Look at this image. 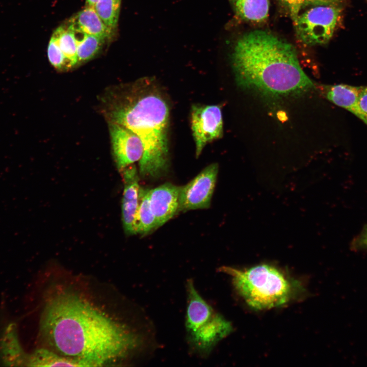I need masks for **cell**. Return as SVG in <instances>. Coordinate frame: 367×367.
I'll list each match as a JSON object with an SVG mask.
<instances>
[{"mask_svg": "<svg viewBox=\"0 0 367 367\" xmlns=\"http://www.w3.org/2000/svg\"><path fill=\"white\" fill-rule=\"evenodd\" d=\"M231 58L237 83L246 90L279 98L302 94L313 87L300 66L295 47L268 31L243 35Z\"/></svg>", "mask_w": 367, "mask_h": 367, "instance_id": "3", "label": "cell"}, {"mask_svg": "<svg viewBox=\"0 0 367 367\" xmlns=\"http://www.w3.org/2000/svg\"><path fill=\"white\" fill-rule=\"evenodd\" d=\"M74 31L77 40V58L80 66L97 56L107 41L94 36Z\"/></svg>", "mask_w": 367, "mask_h": 367, "instance_id": "19", "label": "cell"}, {"mask_svg": "<svg viewBox=\"0 0 367 367\" xmlns=\"http://www.w3.org/2000/svg\"><path fill=\"white\" fill-rule=\"evenodd\" d=\"M186 291L185 329L189 349L198 357L206 358L232 332L233 326L203 298L192 279L186 281Z\"/></svg>", "mask_w": 367, "mask_h": 367, "instance_id": "5", "label": "cell"}, {"mask_svg": "<svg viewBox=\"0 0 367 367\" xmlns=\"http://www.w3.org/2000/svg\"><path fill=\"white\" fill-rule=\"evenodd\" d=\"M124 181L122 201L123 226L127 234H135L134 224L139 204V175L135 165L132 164L121 171Z\"/></svg>", "mask_w": 367, "mask_h": 367, "instance_id": "10", "label": "cell"}, {"mask_svg": "<svg viewBox=\"0 0 367 367\" xmlns=\"http://www.w3.org/2000/svg\"><path fill=\"white\" fill-rule=\"evenodd\" d=\"M26 366H83L75 360L44 348L37 349L32 354L28 355Z\"/></svg>", "mask_w": 367, "mask_h": 367, "instance_id": "17", "label": "cell"}, {"mask_svg": "<svg viewBox=\"0 0 367 367\" xmlns=\"http://www.w3.org/2000/svg\"><path fill=\"white\" fill-rule=\"evenodd\" d=\"M40 326L42 337L56 352L83 366L113 363L155 347L154 334L134 331L69 291L47 301Z\"/></svg>", "mask_w": 367, "mask_h": 367, "instance_id": "1", "label": "cell"}, {"mask_svg": "<svg viewBox=\"0 0 367 367\" xmlns=\"http://www.w3.org/2000/svg\"><path fill=\"white\" fill-rule=\"evenodd\" d=\"M65 61L66 71L78 66L77 58V40L74 30L68 24L62 25L53 33Z\"/></svg>", "mask_w": 367, "mask_h": 367, "instance_id": "14", "label": "cell"}, {"mask_svg": "<svg viewBox=\"0 0 367 367\" xmlns=\"http://www.w3.org/2000/svg\"><path fill=\"white\" fill-rule=\"evenodd\" d=\"M367 1V0H366Z\"/></svg>", "mask_w": 367, "mask_h": 367, "instance_id": "28", "label": "cell"}, {"mask_svg": "<svg viewBox=\"0 0 367 367\" xmlns=\"http://www.w3.org/2000/svg\"><path fill=\"white\" fill-rule=\"evenodd\" d=\"M340 12L333 4L315 5L300 14L294 22L298 38L308 45L327 43L333 35Z\"/></svg>", "mask_w": 367, "mask_h": 367, "instance_id": "6", "label": "cell"}, {"mask_svg": "<svg viewBox=\"0 0 367 367\" xmlns=\"http://www.w3.org/2000/svg\"><path fill=\"white\" fill-rule=\"evenodd\" d=\"M233 4L238 15L244 20L261 22L268 17L269 0H237Z\"/></svg>", "mask_w": 367, "mask_h": 367, "instance_id": "18", "label": "cell"}, {"mask_svg": "<svg viewBox=\"0 0 367 367\" xmlns=\"http://www.w3.org/2000/svg\"><path fill=\"white\" fill-rule=\"evenodd\" d=\"M218 168L217 164H211L188 184L180 187L178 212L209 207Z\"/></svg>", "mask_w": 367, "mask_h": 367, "instance_id": "8", "label": "cell"}, {"mask_svg": "<svg viewBox=\"0 0 367 367\" xmlns=\"http://www.w3.org/2000/svg\"><path fill=\"white\" fill-rule=\"evenodd\" d=\"M218 270L230 277L238 295L255 310L284 305L298 298L304 291L300 281L269 264L244 269L224 266Z\"/></svg>", "mask_w": 367, "mask_h": 367, "instance_id": "4", "label": "cell"}, {"mask_svg": "<svg viewBox=\"0 0 367 367\" xmlns=\"http://www.w3.org/2000/svg\"><path fill=\"white\" fill-rule=\"evenodd\" d=\"M121 0H98L93 6L106 27L115 34L117 30Z\"/></svg>", "mask_w": 367, "mask_h": 367, "instance_id": "20", "label": "cell"}, {"mask_svg": "<svg viewBox=\"0 0 367 367\" xmlns=\"http://www.w3.org/2000/svg\"><path fill=\"white\" fill-rule=\"evenodd\" d=\"M351 246L355 249H367V225L352 240Z\"/></svg>", "mask_w": 367, "mask_h": 367, "instance_id": "24", "label": "cell"}, {"mask_svg": "<svg viewBox=\"0 0 367 367\" xmlns=\"http://www.w3.org/2000/svg\"><path fill=\"white\" fill-rule=\"evenodd\" d=\"M320 90L327 99L352 112L358 95V86L346 84L321 85Z\"/></svg>", "mask_w": 367, "mask_h": 367, "instance_id": "16", "label": "cell"}, {"mask_svg": "<svg viewBox=\"0 0 367 367\" xmlns=\"http://www.w3.org/2000/svg\"><path fill=\"white\" fill-rule=\"evenodd\" d=\"M68 24L76 31L97 37L107 42L115 36V34L106 27L93 7L86 6L70 18Z\"/></svg>", "mask_w": 367, "mask_h": 367, "instance_id": "13", "label": "cell"}, {"mask_svg": "<svg viewBox=\"0 0 367 367\" xmlns=\"http://www.w3.org/2000/svg\"><path fill=\"white\" fill-rule=\"evenodd\" d=\"M231 1L233 2V3H234L235 1H237V0H231Z\"/></svg>", "mask_w": 367, "mask_h": 367, "instance_id": "27", "label": "cell"}, {"mask_svg": "<svg viewBox=\"0 0 367 367\" xmlns=\"http://www.w3.org/2000/svg\"><path fill=\"white\" fill-rule=\"evenodd\" d=\"M191 126L198 158L209 143L222 137V114L217 105L194 104L192 106Z\"/></svg>", "mask_w": 367, "mask_h": 367, "instance_id": "7", "label": "cell"}, {"mask_svg": "<svg viewBox=\"0 0 367 367\" xmlns=\"http://www.w3.org/2000/svg\"><path fill=\"white\" fill-rule=\"evenodd\" d=\"M336 0H306V4L315 5H333Z\"/></svg>", "mask_w": 367, "mask_h": 367, "instance_id": "25", "label": "cell"}, {"mask_svg": "<svg viewBox=\"0 0 367 367\" xmlns=\"http://www.w3.org/2000/svg\"><path fill=\"white\" fill-rule=\"evenodd\" d=\"M47 57L49 63L57 70L66 71L65 61L55 37L52 35L47 47Z\"/></svg>", "mask_w": 367, "mask_h": 367, "instance_id": "21", "label": "cell"}, {"mask_svg": "<svg viewBox=\"0 0 367 367\" xmlns=\"http://www.w3.org/2000/svg\"><path fill=\"white\" fill-rule=\"evenodd\" d=\"M147 86L141 81L110 88L101 97L100 110L108 123L122 125L139 137L144 146L139 174L156 178L168 168L170 111L163 95Z\"/></svg>", "mask_w": 367, "mask_h": 367, "instance_id": "2", "label": "cell"}, {"mask_svg": "<svg viewBox=\"0 0 367 367\" xmlns=\"http://www.w3.org/2000/svg\"><path fill=\"white\" fill-rule=\"evenodd\" d=\"M98 0H86V6L93 7Z\"/></svg>", "mask_w": 367, "mask_h": 367, "instance_id": "26", "label": "cell"}, {"mask_svg": "<svg viewBox=\"0 0 367 367\" xmlns=\"http://www.w3.org/2000/svg\"><path fill=\"white\" fill-rule=\"evenodd\" d=\"M180 187L166 182L149 190L150 206L159 227L178 211Z\"/></svg>", "mask_w": 367, "mask_h": 367, "instance_id": "11", "label": "cell"}, {"mask_svg": "<svg viewBox=\"0 0 367 367\" xmlns=\"http://www.w3.org/2000/svg\"><path fill=\"white\" fill-rule=\"evenodd\" d=\"M113 155L116 167L121 172L139 162L144 146L139 137L129 129L118 124L108 123Z\"/></svg>", "mask_w": 367, "mask_h": 367, "instance_id": "9", "label": "cell"}, {"mask_svg": "<svg viewBox=\"0 0 367 367\" xmlns=\"http://www.w3.org/2000/svg\"><path fill=\"white\" fill-rule=\"evenodd\" d=\"M290 12L291 17L295 22L302 8L306 5V0H280Z\"/></svg>", "mask_w": 367, "mask_h": 367, "instance_id": "23", "label": "cell"}, {"mask_svg": "<svg viewBox=\"0 0 367 367\" xmlns=\"http://www.w3.org/2000/svg\"><path fill=\"white\" fill-rule=\"evenodd\" d=\"M149 189H140L139 204L136 215L135 234L146 235L159 227L158 221L150 206Z\"/></svg>", "mask_w": 367, "mask_h": 367, "instance_id": "15", "label": "cell"}, {"mask_svg": "<svg viewBox=\"0 0 367 367\" xmlns=\"http://www.w3.org/2000/svg\"><path fill=\"white\" fill-rule=\"evenodd\" d=\"M352 113L367 125V86L358 87V95Z\"/></svg>", "mask_w": 367, "mask_h": 367, "instance_id": "22", "label": "cell"}, {"mask_svg": "<svg viewBox=\"0 0 367 367\" xmlns=\"http://www.w3.org/2000/svg\"><path fill=\"white\" fill-rule=\"evenodd\" d=\"M28 356L20 343L17 325L8 324L0 337V359L6 366L26 365Z\"/></svg>", "mask_w": 367, "mask_h": 367, "instance_id": "12", "label": "cell"}]
</instances>
